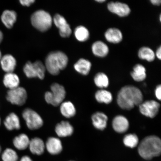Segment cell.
Masks as SVG:
<instances>
[{"mask_svg":"<svg viewBox=\"0 0 161 161\" xmlns=\"http://www.w3.org/2000/svg\"><path fill=\"white\" fill-rule=\"evenodd\" d=\"M1 151H2V148L1 147V146H0V154H1Z\"/></svg>","mask_w":161,"mask_h":161,"instance_id":"60d3db41","label":"cell"},{"mask_svg":"<svg viewBox=\"0 0 161 161\" xmlns=\"http://www.w3.org/2000/svg\"><path fill=\"white\" fill-rule=\"evenodd\" d=\"M74 35L76 39L80 42L86 41L90 37L89 31L87 28L82 25L78 26L75 28Z\"/></svg>","mask_w":161,"mask_h":161,"instance_id":"83f0119b","label":"cell"},{"mask_svg":"<svg viewBox=\"0 0 161 161\" xmlns=\"http://www.w3.org/2000/svg\"><path fill=\"white\" fill-rule=\"evenodd\" d=\"M32 25L39 31L44 32L51 27L53 19L51 15L44 10H38L32 15L31 18Z\"/></svg>","mask_w":161,"mask_h":161,"instance_id":"277c9868","label":"cell"},{"mask_svg":"<svg viewBox=\"0 0 161 161\" xmlns=\"http://www.w3.org/2000/svg\"><path fill=\"white\" fill-rule=\"evenodd\" d=\"M24 72L28 78L37 77L43 80L45 77L46 68L45 65L40 60L32 63L28 61L24 66Z\"/></svg>","mask_w":161,"mask_h":161,"instance_id":"8992f818","label":"cell"},{"mask_svg":"<svg viewBox=\"0 0 161 161\" xmlns=\"http://www.w3.org/2000/svg\"><path fill=\"white\" fill-rule=\"evenodd\" d=\"M1 158L3 161H18L19 159L17 153L10 148L6 149L3 151Z\"/></svg>","mask_w":161,"mask_h":161,"instance_id":"4dcf8cb0","label":"cell"},{"mask_svg":"<svg viewBox=\"0 0 161 161\" xmlns=\"http://www.w3.org/2000/svg\"><path fill=\"white\" fill-rule=\"evenodd\" d=\"M3 33L1 30H0V44L2 43V42H3Z\"/></svg>","mask_w":161,"mask_h":161,"instance_id":"74e56055","label":"cell"},{"mask_svg":"<svg viewBox=\"0 0 161 161\" xmlns=\"http://www.w3.org/2000/svg\"><path fill=\"white\" fill-rule=\"evenodd\" d=\"M139 106L141 113L144 116L152 118L158 114L160 104L155 101L149 100L142 102Z\"/></svg>","mask_w":161,"mask_h":161,"instance_id":"9c48e42d","label":"cell"},{"mask_svg":"<svg viewBox=\"0 0 161 161\" xmlns=\"http://www.w3.org/2000/svg\"><path fill=\"white\" fill-rule=\"evenodd\" d=\"M161 15H160V21H161Z\"/></svg>","mask_w":161,"mask_h":161,"instance_id":"b9f144b4","label":"cell"},{"mask_svg":"<svg viewBox=\"0 0 161 161\" xmlns=\"http://www.w3.org/2000/svg\"><path fill=\"white\" fill-rule=\"evenodd\" d=\"M108 120L107 116L102 112H96L92 116L93 125L96 128L100 130H104L106 128Z\"/></svg>","mask_w":161,"mask_h":161,"instance_id":"ffe728a7","label":"cell"},{"mask_svg":"<svg viewBox=\"0 0 161 161\" xmlns=\"http://www.w3.org/2000/svg\"><path fill=\"white\" fill-rule=\"evenodd\" d=\"M146 68L140 64L135 65L130 75L134 80L137 82L142 81L146 79L147 76Z\"/></svg>","mask_w":161,"mask_h":161,"instance_id":"cb8c5ba5","label":"cell"},{"mask_svg":"<svg viewBox=\"0 0 161 161\" xmlns=\"http://www.w3.org/2000/svg\"><path fill=\"white\" fill-rule=\"evenodd\" d=\"M138 151L140 155L146 160L159 156L161 152L160 138L154 136L146 137L141 142Z\"/></svg>","mask_w":161,"mask_h":161,"instance_id":"7a4b0ae2","label":"cell"},{"mask_svg":"<svg viewBox=\"0 0 161 161\" xmlns=\"http://www.w3.org/2000/svg\"><path fill=\"white\" fill-rule=\"evenodd\" d=\"M161 86L160 85L157 86L155 90L156 97L159 100H160L161 98Z\"/></svg>","mask_w":161,"mask_h":161,"instance_id":"836d02e7","label":"cell"},{"mask_svg":"<svg viewBox=\"0 0 161 161\" xmlns=\"http://www.w3.org/2000/svg\"><path fill=\"white\" fill-rule=\"evenodd\" d=\"M20 80L19 76L14 72L7 73L3 77V83L9 90L19 87Z\"/></svg>","mask_w":161,"mask_h":161,"instance_id":"7402d4cb","label":"cell"},{"mask_svg":"<svg viewBox=\"0 0 161 161\" xmlns=\"http://www.w3.org/2000/svg\"><path fill=\"white\" fill-rule=\"evenodd\" d=\"M92 66V64L89 60L81 58L75 64L74 68L78 73L86 75L89 74Z\"/></svg>","mask_w":161,"mask_h":161,"instance_id":"603a6c76","label":"cell"},{"mask_svg":"<svg viewBox=\"0 0 161 161\" xmlns=\"http://www.w3.org/2000/svg\"><path fill=\"white\" fill-rule=\"evenodd\" d=\"M22 116L28 128L31 130L39 129L43 126V121L39 114L29 108L24 110Z\"/></svg>","mask_w":161,"mask_h":161,"instance_id":"52a82bcc","label":"cell"},{"mask_svg":"<svg viewBox=\"0 0 161 161\" xmlns=\"http://www.w3.org/2000/svg\"><path fill=\"white\" fill-rule=\"evenodd\" d=\"M96 1L98 2V3H103V2H105L106 1H105V0H104H104H98V1Z\"/></svg>","mask_w":161,"mask_h":161,"instance_id":"f35d334b","label":"cell"},{"mask_svg":"<svg viewBox=\"0 0 161 161\" xmlns=\"http://www.w3.org/2000/svg\"><path fill=\"white\" fill-rule=\"evenodd\" d=\"M2 57V53H1V50H0V59H1Z\"/></svg>","mask_w":161,"mask_h":161,"instance_id":"ab89813d","label":"cell"},{"mask_svg":"<svg viewBox=\"0 0 161 161\" xmlns=\"http://www.w3.org/2000/svg\"><path fill=\"white\" fill-rule=\"evenodd\" d=\"M95 97L98 102L106 104L110 103L113 98L111 92L104 90L98 91L96 92Z\"/></svg>","mask_w":161,"mask_h":161,"instance_id":"f1b7e54d","label":"cell"},{"mask_svg":"<svg viewBox=\"0 0 161 161\" xmlns=\"http://www.w3.org/2000/svg\"><path fill=\"white\" fill-rule=\"evenodd\" d=\"M108 8L111 13L120 17H125L130 14V9L127 4L119 2H111L108 4Z\"/></svg>","mask_w":161,"mask_h":161,"instance_id":"8fae6325","label":"cell"},{"mask_svg":"<svg viewBox=\"0 0 161 161\" xmlns=\"http://www.w3.org/2000/svg\"><path fill=\"white\" fill-rule=\"evenodd\" d=\"M21 4L24 6L29 7L35 2V0H20L19 1Z\"/></svg>","mask_w":161,"mask_h":161,"instance_id":"d6a6232c","label":"cell"},{"mask_svg":"<svg viewBox=\"0 0 161 161\" xmlns=\"http://www.w3.org/2000/svg\"><path fill=\"white\" fill-rule=\"evenodd\" d=\"M68 62V56L63 52H52L46 58L45 66L50 74L57 75L59 74L60 70L65 69Z\"/></svg>","mask_w":161,"mask_h":161,"instance_id":"3957f363","label":"cell"},{"mask_svg":"<svg viewBox=\"0 0 161 161\" xmlns=\"http://www.w3.org/2000/svg\"><path fill=\"white\" fill-rule=\"evenodd\" d=\"M0 64L2 69L6 73H9L13 72L14 70L17 61L13 55L7 54L2 56L0 59Z\"/></svg>","mask_w":161,"mask_h":161,"instance_id":"7c38bea8","label":"cell"},{"mask_svg":"<svg viewBox=\"0 0 161 161\" xmlns=\"http://www.w3.org/2000/svg\"><path fill=\"white\" fill-rule=\"evenodd\" d=\"M51 92L45 94V100L47 103L54 106L61 104L65 97L66 92L63 86L58 83H53L50 87Z\"/></svg>","mask_w":161,"mask_h":161,"instance_id":"5b68a950","label":"cell"},{"mask_svg":"<svg viewBox=\"0 0 161 161\" xmlns=\"http://www.w3.org/2000/svg\"><path fill=\"white\" fill-rule=\"evenodd\" d=\"M138 56L141 59L151 62L154 60L155 58V54L153 50L150 47H141L139 50Z\"/></svg>","mask_w":161,"mask_h":161,"instance_id":"4316f807","label":"cell"},{"mask_svg":"<svg viewBox=\"0 0 161 161\" xmlns=\"http://www.w3.org/2000/svg\"><path fill=\"white\" fill-rule=\"evenodd\" d=\"M30 142L29 138L27 135L22 134L16 136L13 142L14 146L18 150H23L29 147Z\"/></svg>","mask_w":161,"mask_h":161,"instance_id":"d4e9b609","label":"cell"},{"mask_svg":"<svg viewBox=\"0 0 161 161\" xmlns=\"http://www.w3.org/2000/svg\"><path fill=\"white\" fill-rule=\"evenodd\" d=\"M29 147L32 154L40 156L43 153L45 145L41 138L36 137L30 140Z\"/></svg>","mask_w":161,"mask_h":161,"instance_id":"e0dca14e","label":"cell"},{"mask_svg":"<svg viewBox=\"0 0 161 161\" xmlns=\"http://www.w3.org/2000/svg\"><path fill=\"white\" fill-rule=\"evenodd\" d=\"M92 49L94 55L98 57H105L109 52L107 45L101 41L94 42L92 45Z\"/></svg>","mask_w":161,"mask_h":161,"instance_id":"d6986e66","label":"cell"},{"mask_svg":"<svg viewBox=\"0 0 161 161\" xmlns=\"http://www.w3.org/2000/svg\"><path fill=\"white\" fill-rule=\"evenodd\" d=\"M94 82L98 87L103 88L107 87L109 84V80L106 74L103 72H99L94 78Z\"/></svg>","mask_w":161,"mask_h":161,"instance_id":"f546056e","label":"cell"},{"mask_svg":"<svg viewBox=\"0 0 161 161\" xmlns=\"http://www.w3.org/2000/svg\"><path fill=\"white\" fill-rule=\"evenodd\" d=\"M53 21L55 25L59 29V34L61 37H69L72 33V30L69 24L63 16L56 14L54 16Z\"/></svg>","mask_w":161,"mask_h":161,"instance_id":"30bf717a","label":"cell"},{"mask_svg":"<svg viewBox=\"0 0 161 161\" xmlns=\"http://www.w3.org/2000/svg\"><path fill=\"white\" fill-rule=\"evenodd\" d=\"M4 124L6 128L9 130H18L21 128L19 116L14 113H11L6 118Z\"/></svg>","mask_w":161,"mask_h":161,"instance_id":"44dd1931","label":"cell"},{"mask_svg":"<svg viewBox=\"0 0 161 161\" xmlns=\"http://www.w3.org/2000/svg\"><path fill=\"white\" fill-rule=\"evenodd\" d=\"M123 142L126 146L133 148L137 146L139 139L135 134H129L124 137Z\"/></svg>","mask_w":161,"mask_h":161,"instance_id":"1f68e13d","label":"cell"},{"mask_svg":"<svg viewBox=\"0 0 161 161\" xmlns=\"http://www.w3.org/2000/svg\"><path fill=\"white\" fill-rule=\"evenodd\" d=\"M47 152L52 155L59 154L63 150L61 141L59 138L52 137L48 139L45 145Z\"/></svg>","mask_w":161,"mask_h":161,"instance_id":"4fadbf2b","label":"cell"},{"mask_svg":"<svg viewBox=\"0 0 161 161\" xmlns=\"http://www.w3.org/2000/svg\"><path fill=\"white\" fill-rule=\"evenodd\" d=\"M156 55V57L159 60L161 59V46L157 50Z\"/></svg>","mask_w":161,"mask_h":161,"instance_id":"e575fe53","label":"cell"},{"mask_svg":"<svg viewBox=\"0 0 161 161\" xmlns=\"http://www.w3.org/2000/svg\"><path fill=\"white\" fill-rule=\"evenodd\" d=\"M60 111L62 115L68 118L72 117L76 114L75 106L69 101L62 103L60 107Z\"/></svg>","mask_w":161,"mask_h":161,"instance_id":"484cf974","label":"cell"},{"mask_svg":"<svg viewBox=\"0 0 161 161\" xmlns=\"http://www.w3.org/2000/svg\"><path fill=\"white\" fill-rule=\"evenodd\" d=\"M112 126L115 131L122 133L128 130L129 123L125 117L119 115L114 118L112 122Z\"/></svg>","mask_w":161,"mask_h":161,"instance_id":"2e32d148","label":"cell"},{"mask_svg":"<svg viewBox=\"0 0 161 161\" xmlns=\"http://www.w3.org/2000/svg\"><path fill=\"white\" fill-rule=\"evenodd\" d=\"M151 3L154 5L159 6L160 5L161 1L160 0H151Z\"/></svg>","mask_w":161,"mask_h":161,"instance_id":"8d00e7d4","label":"cell"},{"mask_svg":"<svg viewBox=\"0 0 161 161\" xmlns=\"http://www.w3.org/2000/svg\"><path fill=\"white\" fill-rule=\"evenodd\" d=\"M143 101L142 92L138 88L132 86H124L118 94L117 103L122 109L130 110L134 106H139Z\"/></svg>","mask_w":161,"mask_h":161,"instance_id":"6da1fadb","label":"cell"},{"mask_svg":"<svg viewBox=\"0 0 161 161\" xmlns=\"http://www.w3.org/2000/svg\"><path fill=\"white\" fill-rule=\"evenodd\" d=\"M104 36L108 42L112 43H119L123 39L122 32L115 28H111L107 30Z\"/></svg>","mask_w":161,"mask_h":161,"instance_id":"ac0fdd59","label":"cell"},{"mask_svg":"<svg viewBox=\"0 0 161 161\" xmlns=\"http://www.w3.org/2000/svg\"><path fill=\"white\" fill-rule=\"evenodd\" d=\"M27 98V92L25 88L18 87L9 90L7 92V99L13 104L19 106L24 105Z\"/></svg>","mask_w":161,"mask_h":161,"instance_id":"ba28073f","label":"cell"},{"mask_svg":"<svg viewBox=\"0 0 161 161\" xmlns=\"http://www.w3.org/2000/svg\"><path fill=\"white\" fill-rule=\"evenodd\" d=\"M1 118H0V125H1Z\"/></svg>","mask_w":161,"mask_h":161,"instance_id":"7bdbcfd3","label":"cell"},{"mask_svg":"<svg viewBox=\"0 0 161 161\" xmlns=\"http://www.w3.org/2000/svg\"></svg>","mask_w":161,"mask_h":161,"instance_id":"ee69618b","label":"cell"},{"mask_svg":"<svg viewBox=\"0 0 161 161\" xmlns=\"http://www.w3.org/2000/svg\"><path fill=\"white\" fill-rule=\"evenodd\" d=\"M2 23L8 29H11L17 21V13L13 10H5L3 12L1 16Z\"/></svg>","mask_w":161,"mask_h":161,"instance_id":"9a60e30c","label":"cell"},{"mask_svg":"<svg viewBox=\"0 0 161 161\" xmlns=\"http://www.w3.org/2000/svg\"><path fill=\"white\" fill-rule=\"evenodd\" d=\"M55 131L58 136L66 137L72 135L74 132V128L69 122L63 121L56 125Z\"/></svg>","mask_w":161,"mask_h":161,"instance_id":"5bb4252c","label":"cell"},{"mask_svg":"<svg viewBox=\"0 0 161 161\" xmlns=\"http://www.w3.org/2000/svg\"><path fill=\"white\" fill-rule=\"evenodd\" d=\"M20 161H33L30 157L28 156H24L20 160Z\"/></svg>","mask_w":161,"mask_h":161,"instance_id":"d590c367","label":"cell"}]
</instances>
